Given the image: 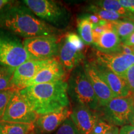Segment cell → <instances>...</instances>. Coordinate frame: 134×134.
<instances>
[{
  "instance_id": "7a4b0ae2",
  "label": "cell",
  "mask_w": 134,
  "mask_h": 134,
  "mask_svg": "<svg viewBox=\"0 0 134 134\" xmlns=\"http://www.w3.org/2000/svg\"><path fill=\"white\" fill-rule=\"evenodd\" d=\"M66 81L37 84L19 90L38 115L70 106Z\"/></svg>"
},
{
  "instance_id": "ba28073f",
  "label": "cell",
  "mask_w": 134,
  "mask_h": 134,
  "mask_svg": "<svg viewBox=\"0 0 134 134\" xmlns=\"http://www.w3.org/2000/svg\"><path fill=\"white\" fill-rule=\"evenodd\" d=\"M134 106V96L114 98L104 107V117L109 124L124 126L129 124L130 117Z\"/></svg>"
},
{
  "instance_id": "e0dca14e",
  "label": "cell",
  "mask_w": 134,
  "mask_h": 134,
  "mask_svg": "<svg viewBox=\"0 0 134 134\" xmlns=\"http://www.w3.org/2000/svg\"><path fill=\"white\" fill-rule=\"evenodd\" d=\"M122 42L114 30L105 32L96 44L97 51L105 53H119Z\"/></svg>"
},
{
  "instance_id": "4dcf8cb0",
  "label": "cell",
  "mask_w": 134,
  "mask_h": 134,
  "mask_svg": "<svg viewBox=\"0 0 134 134\" xmlns=\"http://www.w3.org/2000/svg\"><path fill=\"white\" fill-rule=\"evenodd\" d=\"M119 134H134V126L131 125H124L119 130Z\"/></svg>"
},
{
  "instance_id": "8d00e7d4",
  "label": "cell",
  "mask_w": 134,
  "mask_h": 134,
  "mask_svg": "<svg viewBox=\"0 0 134 134\" xmlns=\"http://www.w3.org/2000/svg\"><path fill=\"white\" fill-rule=\"evenodd\" d=\"M133 55H134V47H133Z\"/></svg>"
},
{
  "instance_id": "30bf717a",
  "label": "cell",
  "mask_w": 134,
  "mask_h": 134,
  "mask_svg": "<svg viewBox=\"0 0 134 134\" xmlns=\"http://www.w3.org/2000/svg\"><path fill=\"white\" fill-rule=\"evenodd\" d=\"M82 65L87 78L93 87L99 106L105 107L110 100L114 98L111 90L98 73L92 60L85 61Z\"/></svg>"
},
{
  "instance_id": "74e56055",
  "label": "cell",
  "mask_w": 134,
  "mask_h": 134,
  "mask_svg": "<svg viewBox=\"0 0 134 134\" xmlns=\"http://www.w3.org/2000/svg\"><path fill=\"white\" fill-rule=\"evenodd\" d=\"M31 134H35V133H34V132H32V133H31Z\"/></svg>"
},
{
  "instance_id": "5b68a950",
  "label": "cell",
  "mask_w": 134,
  "mask_h": 134,
  "mask_svg": "<svg viewBox=\"0 0 134 134\" xmlns=\"http://www.w3.org/2000/svg\"><path fill=\"white\" fill-rule=\"evenodd\" d=\"M23 2L38 18L53 27L67 23L68 12L59 3L52 0H25Z\"/></svg>"
},
{
  "instance_id": "d6a6232c",
  "label": "cell",
  "mask_w": 134,
  "mask_h": 134,
  "mask_svg": "<svg viewBox=\"0 0 134 134\" xmlns=\"http://www.w3.org/2000/svg\"><path fill=\"white\" fill-rule=\"evenodd\" d=\"M122 43L126 46L134 47V32L131 34L124 41L122 42Z\"/></svg>"
},
{
  "instance_id": "d590c367",
  "label": "cell",
  "mask_w": 134,
  "mask_h": 134,
  "mask_svg": "<svg viewBox=\"0 0 134 134\" xmlns=\"http://www.w3.org/2000/svg\"><path fill=\"white\" fill-rule=\"evenodd\" d=\"M129 124L131 125H133V126H134V106L133 108V109H132L131 115H130V117Z\"/></svg>"
},
{
  "instance_id": "2e32d148",
  "label": "cell",
  "mask_w": 134,
  "mask_h": 134,
  "mask_svg": "<svg viewBox=\"0 0 134 134\" xmlns=\"http://www.w3.org/2000/svg\"><path fill=\"white\" fill-rule=\"evenodd\" d=\"M92 62L105 83L111 90L114 98L124 97L130 94L129 90L125 80L110 71L108 68L92 60Z\"/></svg>"
},
{
  "instance_id": "d6986e66",
  "label": "cell",
  "mask_w": 134,
  "mask_h": 134,
  "mask_svg": "<svg viewBox=\"0 0 134 134\" xmlns=\"http://www.w3.org/2000/svg\"><path fill=\"white\" fill-rule=\"evenodd\" d=\"M93 4L101 9L114 12L124 18L134 21V15L125 9L117 0H103L94 1Z\"/></svg>"
},
{
  "instance_id": "6da1fadb",
  "label": "cell",
  "mask_w": 134,
  "mask_h": 134,
  "mask_svg": "<svg viewBox=\"0 0 134 134\" xmlns=\"http://www.w3.org/2000/svg\"><path fill=\"white\" fill-rule=\"evenodd\" d=\"M0 27L25 39L60 34V30L38 18L26 5L14 1L0 11Z\"/></svg>"
},
{
  "instance_id": "83f0119b",
  "label": "cell",
  "mask_w": 134,
  "mask_h": 134,
  "mask_svg": "<svg viewBox=\"0 0 134 134\" xmlns=\"http://www.w3.org/2000/svg\"><path fill=\"white\" fill-rule=\"evenodd\" d=\"M122 78L125 80L128 86L130 94L134 96V65L127 70Z\"/></svg>"
},
{
  "instance_id": "8992f818",
  "label": "cell",
  "mask_w": 134,
  "mask_h": 134,
  "mask_svg": "<svg viewBox=\"0 0 134 134\" xmlns=\"http://www.w3.org/2000/svg\"><path fill=\"white\" fill-rule=\"evenodd\" d=\"M38 116L19 90H15L6 105L2 121L34 124Z\"/></svg>"
},
{
  "instance_id": "1f68e13d",
  "label": "cell",
  "mask_w": 134,
  "mask_h": 134,
  "mask_svg": "<svg viewBox=\"0 0 134 134\" xmlns=\"http://www.w3.org/2000/svg\"><path fill=\"white\" fill-rule=\"evenodd\" d=\"M86 16L88 17V19H89V21H90V23H91V24L93 25V27L98 25L102 20L99 17L94 14H88L86 15Z\"/></svg>"
},
{
  "instance_id": "7402d4cb",
  "label": "cell",
  "mask_w": 134,
  "mask_h": 134,
  "mask_svg": "<svg viewBox=\"0 0 134 134\" xmlns=\"http://www.w3.org/2000/svg\"><path fill=\"white\" fill-rule=\"evenodd\" d=\"M89 11L90 12L93 13V14L98 16L102 20L109 22H115L120 20L125 19L127 18H124L120 16V15L117 14L114 12L108 11V10L101 9V8L95 6V5L92 4L88 8Z\"/></svg>"
},
{
  "instance_id": "e575fe53",
  "label": "cell",
  "mask_w": 134,
  "mask_h": 134,
  "mask_svg": "<svg viewBox=\"0 0 134 134\" xmlns=\"http://www.w3.org/2000/svg\"><path fill=\"white\" fill-rule=\"evenodd\" d=\"M10 1H8V0H0V11H1L6 4L9 3Z\"/></svg>"
},
{
  "instance_id": "ffe728a7",
  "label": "cell",
  "mask_w": 134,
  "mask_h": 134,
  "mask_svg": "<svg viewBox=\"0 0 134 134\" xmlns=\"http://www.w3.org/2000/svg\"><path fill=\"white\" fill-rule=\"evenodd\" d=\"M78 29L80 37L86 45L93 44L92 37L93 25L90 23L86 15L78 19Z\"/></svg>"
},
{
  "instance_id": "4fadbf2b",
  "label": "cell",
  "mask_w": 134,
  "mask_h": 134,
  "mask_svg": "<svg viewBox=\"0 0 134 134\" xmlns=\"http://www.w3.org/2000/svg\"><path fill=\"white\" fill-rule=\"evenodd\" d=\"M94 60L122 77L127 70L134 65V55L105 53L96 51Z\"/></svg>"
},
{
  "instance_id": "cb8c5ba5",
  "label": "cell",
  "mask_w": 134,
  "mask_h": 134,
  "mask_svg": "<svg viewBox=\"0 0 134 134\" xmlns=\"http://www.w3.org/2000/svg\"><path fill=\"white\" fill-rule=\"evenodd\" d=\"M113 29V22L101 20L100 23L97 26H93L92 29V37L93 44H96L99 39L100 37L105 32Z\"/></svg>"
},
{
  "instance_id": "8fae6325",
  "label": "cell",
  "mask_w": 134,
  "mask_h": 134,
  "mask_svg": "<svg viewBox=\"0 0 134 134\" xmlns=\"http://www.w3.org/2000/svg\"><path fill=\"white\" fill-rule=\"evenodd\" d=\"M57 57L68 74L85 62V51L70 42L65 36L60 37Z\"/></svg>"
},
{
  "instance_id": "3957f363",
  "label": "cell",
  "mask_w": 134,
  "mask_h": 134,
  "mask_svg": "<svg viewBox=\"0 0 134 134\" xmlns=\"http://www.w3.org/2000/svg\"><path fill=\"white\" fill-rule=\"evenodd\" d=\"M67 84L68 95L76 105H84L93 110L99 107L98 99L82 64L70 73Z\"/></svg>"
},
{
  "instance_id": "5bb4252c",
  "label": "cell",
  "mask_w": 134,
  "mask_h": 134,
  "mask_svg": "<svg viewBox=\"0 0 134 134\" xmlns=\"http://www.w3.org/2000/svg\"><path fill=\"white\" fill-rule=\"evenodd\" d=\"M68 74L66 73L59 59L52 58L50 62L35 76L32 79L26 84L25 88L37 84L55 83L60 81H65Z\"/></svg>"
},
{
  "instance_id": "d4e9b609",
  "label": "cell",
  "mask_w": 134,
  "mask_h": 134,
  "mask_svg": "<svg viewBox=\"0 0 134 134\" xmlns=\"http://www.w3.org/2000/svg\"><path fill=\"white\" fill-rule=\"evenodd\" d=\"M55 134H80L71 119L65 120L57 130Z\"/></svg>"
},
{
  "instance_id": "277c9868",
  "label": "cell",
  "mask_w": 134,
  "mask_h": 134,
  "mask_svg": "<svg viewBox=\"0 0 134 134\" xmlns=\"http://www.w3.org/2000/svg\"><path fill=\"white\" fill-rule=\"evenodd\" d=\"M29 60L21 38L0 27V65L15 69Z\"/></svg>"
},
{
  "instance_id": "44dd1931",
  "label": "cell",
  "mask_w": 134,
  "mask_h": 134,
  "mask_svg": "<svg viewBox=\"0 0 134 134\" xmlns=\"http://www.w3.org/2000/svg\"><path fill=\"white\" fill-rule=\"evenodd\" d=\"M113 29L116 32L122 42L134 32V21L130 19L120 20L113 22Z\"/></svg>"
},
{
  "instance_id": "603a6c76",
  "label": "cell",
  "mask_w": 134,
  "mask_h": 134,
  "mask_svg": "<svg viewBox=\"0 0 134 134\" xmlns=\"http://www.w3.org/2000/svg\"><path fill=\"white\" fill-rule=\"evenodd\" d=\"M14 70L0 65V91L11 89V80Z\"/></svg>"
},
{
  "instance_id": "836d02e7",
  "label": "cell",
  "mask_w": 134,
  "mask_h": 134,
  "mask_svg": "<svg viewBox=\"0 0 134 134\" xmlns=\"http://www.w3.org/2000/svg\"><path fill=\"white\" fill-rule=\"evenodd\" d=\"M105 134H119V129L117 127L114 126L109 131Z\"/></svg>"
},
{
  "instance_id": "9c48e42d",
  "label": "cell",
  "mask_w": 134,
  "mask_h": 134,
  "mask_svg": "<svg viewBox=\"0 0 134 134\" xmlns=\"http://www.w3.org/2000/svg\"><path fill=\"white\" fill-rule=\"evenodd\" d=\"M52 58L44 60H29L15 68L11 80V88L21 90L42 68L50 62Z\"/></svg>"
},
{
  "instance_id": "ac0fdd59",
  "label": "cell",
  "mask_w": 134,
  "mask_h": 134,
  "mask_svg": "<svg viewBox=\"0 0 134 134\" xmlns=\"http://www.w3.org/2000/svg\"><path fill=\"white\" fill-rule=\"evenodd\" d=\"M34 129V124L0 122V134H31Z\"/></svg>"
},
{
  "instance_id": "484cf974",
  "label": "cell",
  "mask_w": 134,
  "mask_h": 134,
  "mask_svg": "<svg viewBox=\"0 0 134 134\" xmlns=\"http://www.w3.org/2000/svg\"><path fill=\"white\" fill-rule=\"evenodd\" d=\"M14 91L15 90L11 88L4 90V91H0V122L2 121L6 105Z\"/></svg>"
},
{
  "instance_id": "52a82bcc",
  "label": "cell",
  "mask_w": 134,
  "mask_h": 134,
  "mask_svg": "<svg viewBox=\"0 0 134 134\" xmlns=\"http://www.w3.org/2000/svg\"><path fill=\"white\" fill-rule=\"evenodd\" d=\"M61 36H41L26 38L23 46L31 60H44L58 56Z\"/></svg>"
},
{
  "instance_id": "f546056e",
  "label": "cell",
  "mask_w": 134,
  "mask_h": 134,
  "mask_svg": "<svg viewBox=\"0 0 134 134\" xmlns=\"http://www.w3.org/2000/svg\"><path fill=\"white\" fill-rule=\"evenodd\" d=\"M119 53H122V54L125 55H133V47L126 46L122 42Z\"/></svg>"
},
{
  "instance_id": "9a60e30c",
  "label": "cell",
  "mask_w": 134,
  "mask_h": 134,
  "mask_svg": "<svg viewBox=\"0 0 134 134\" xmlns=\"http://www.w3.org/2000/svg\"><path fill=\"white\" fill-rule=\"evenodd\" d=\"M70 119L80 134H92L99 120L93 110L82 105H76L71 110Z\"/></svg>"
},
{
  "instance_id": "f1b7e54d",
  "label": "cell",
  "mask_w": 134,
  "mask_h": 134,
  "mask_svg": "<svg viewBox=\"0 0 134 134\" xmlns=\"http://www.w3.org/2000/svg\"><path fill=\"white\" fill-rule=\"evenodd\" d=\"M119 2L125 9L134 15V0H119Z\"/></svg>"
},
{
  "instance_id": "7c38bea8",
  "label": "cell",
  "mask_w": 134,
  "mask_h": 134,
  "mask_svg": "<svg viewBox=\"0 0 134 134\" xmlns=\"http://www.w3.org/2000/svg\"><path fill=\"white\" fill-rule=\"evenodd\" d=\"M71 114L70 106L40 115L34 123L35 134H50L57 130Z\"/></svg>"
},
{
  "instance_id": "4316f807",
  "label": "cell",
  "mask_w": 134,
  "mask_h": 134,
  "mask_svg": "<svg viewBox=\"0 0 134 134\" xmlns=\"http://www.w3.org/2000/svg\"><path fill=\"white\" fill-rule=\"evenodd\" d=\"M114 125L102 119H99L94 127L92 134H105L108 132Z\"/></svg>"
}]
</instances>
